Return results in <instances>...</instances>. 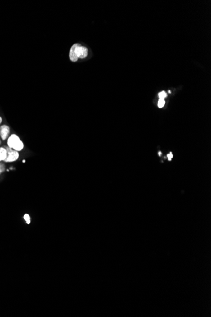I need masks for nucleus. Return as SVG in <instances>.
<instances>
[{"mask_svg": "<svg viewBox=\"0 0 211 317\" xmlns=\"http://www.w3.org/2000/svg\"><path fill=\"white\" fill-rule=\"evenodd\" d=\"M24 220L26 221L27 223V224H29L30 223V216L28 215V214H25L24 215Z\"/></svg>", "mask_w": 211, "mask_h": 317, "instance_id": "9", "label": "nucleus"}, {"mask_svg": "<svg viewBox=\"0 0 211 317\" xmlns=\"http://www.w3.org/2000/svg\"><path fill=\"white\" fill-rule=\"evenodd\" d=\"M25 160H23V163H25Z\"/></svg>", "mask_w": 211, "mask_h": 317, "instance_id": "13", "label": "nucleus"}, {"mask_svg": "<svg viewBox=\"0 0 211 317\" xmlns=\"http://www.w3.org/2000/svg\"><path fill=\"white\" fill-rule=\"evenodd\" d=\"M0 144H1V141H0Z\"/></svg>", "mask_w": 211, "mask_h": 317, "instance_id": "14", "label": "nucleus"}, {"mask_svg": "<svg viewBox=\"0 0 211 317\" xmlns=\"http://www.w3.org/2000/svg\"><path fill=\"white\" fill-rule=\"evenodd\" d=\"M8 147L16 151H19L23 149L24 143H22L19 136L16 134H11L8 140Z\"/></svg>", "mask_w": 211, "mask_h": 317, "instance_id": "1", "label": "nucleus"}, {"mask_svg": "<svg viewBox=\"0 0 211 317\" xmlns=\"http://www.w3.org/2000/svg\"><path fill=\"white\" fill-rule=\"evenodd\" d=\"M5 165L3 163H0V173H2V172H3L5 171Z\"/></svg>", "mask_w": 211, "mask_h": 317, "instance_id": "10", "label": "nucleus"}, {"mask_svg": "<svg viewBox=\"0 0 211 317\" xmlns=\"http://www.w3.org/2000/svg\"><path fill=\"white\" fill-rule=\"evenodd\" d=\"M158 96H159V98L160 99H164V98H165L166 97H167V94L166 93L165 91H162L161 93H159V94H158Z\"/></svg>", "mask_w": 211, "mask_h": 317, "instance_id": "8", "label": "nucleus"}, {"mask_svg": "<svg viewBox=\"0 0 211 317\" xmlns=\"http://www.w3.org/2000/svg\"><path fill=\"white\" fill-rule=\"evenodd\" d=\"M168 160H171L172 159V158H173V154H172L171 153H170L169 154H168Z\"/></svg>", "mask_w": 211, "mask_h": 317, "instance_id": "11", "label": "nucleus"}, {"mask_svg": "<svg viewBox=\"0 0 211 317\" xmlns=\"http://www.w3.org/2000/svg\"><path fill=\"white\" fill-rule=\"evenodd\" d=\"M76 55L78 58H82L83 59L87 57L88 55V49L85 46H82L80 44H79L76 48Z\"/></svg>", "mask_w": 211, "mask_h": 317, "instance_id": "3", "label": "nucleus"}, {"mask_svg": "<svg viewBox=\"0 0 211 317\" xmlns=\"http://www.w3.org/2000/svg\"><path fill=\"white\" fill-rule=\"evenodd\" d=\"M2 122V118L1 117H0V124H1Z\"/></svg>", "mask_w": 211, "mask_h": 317, "instance_id": "12", "label": "nucleus"}, {"mask_svg": "<svg viewBox=\"0 0 211 317\" xmlns=\"http://www.w3.org/2000/svg\"><path fill=\"white\" fill-rule=\"evenodd\" d=\"M80 44H78V43H75L74 44L72 47L71 48H70V53H69V58H70V60H71L72 62H75L78 60V57H77V55H76V48Z\"/></svg>", "mask_w": 211, "mask_h": 317, "instance_id": "4", "label": "nucleus"}, {"mask_svg": "<svg viewBox=\"0 0 211 317\" xmlns=\"http://www.w3.org/2000/svg\"><path fill=\"white\" fill-rule=\"evenodd\" d=\"M10 134V127L8 126L3 125L0 127V136L3 140H5Z\"/></svg>", "mask_w": 211, "mask_h": 317, "instance_id": "5", "label": "nucleus"}, {"mask_svg": "<svg viewBox=\"0 0 211 317\" xmlns=\"http://www.w3.org/2000/svg\"><path fill=\"white\" fill-rule=\"evenodd\" d=\"M158 104V107L160 108H163V107H164V104H165V101H164V99H159V100L158 101V104Z\"/></svg>", "mask_w": 211, "mask_h": 317, "instance_id": "7", "label": "nucleus"}, {"mask_svg": "<svg viewBox=\"0 0 211 317\" xmlns=\"http://www.w3.org/2000/svg\"><path fill=\"white\" fill-rule=\"evenodd\" d=\"M5 148L7 150V158L4 160L5 162H13L18 160L19 157L18 151L9 148L8 146H5Z\"/></svg>", "mask_w": 211, "mask_h": 317, "instance_id": "2", "label": "nucleus"}, {"mask_svg": "<svg viewBox=\"0 0 211 317\" xmlns=\"http://www.w3.org/2000/svg\"><path fill=\"white\" fill-rule=\"evenodd\" d=\"M7 158V150L5 148H0V162L4 161Z\"/></svg>", "mask_w": 211, "mask_h": 317, "instance_id": "6", "label": "nucleus"}]
</instances>
